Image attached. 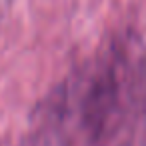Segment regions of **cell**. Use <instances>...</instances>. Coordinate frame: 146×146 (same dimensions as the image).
I'll return each instance as SVG.
<instances>
[{"instance_id":"1","label":"cell","mask_w":146,"mask_h":146,"mask_svg":"<svg viewBox=\"0 0 146 146\" xmlns=\"http://www.w3.org/2000/svg\"><path fill=\"white\" fill-rule=\"evenodd\" d=\"M30 146H146V46L120 34L78 62L32 114Z\"/></svg>"}]
</instances>
